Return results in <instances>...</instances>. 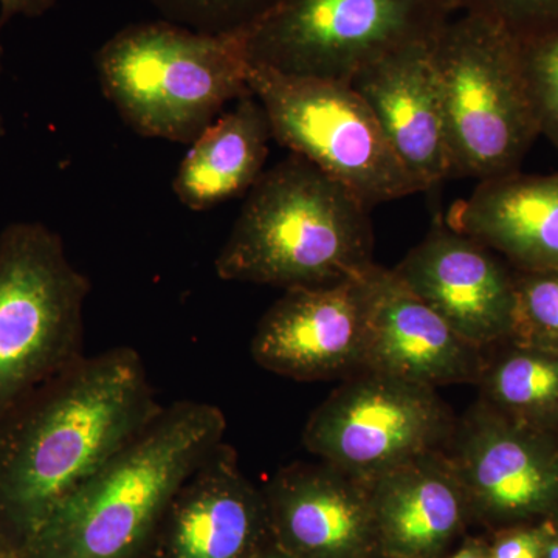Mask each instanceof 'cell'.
<instances>
[{
	"label": "cell",
	"instance_id": "25",
	"mask_svg": "<svg viewBox=\"0 0 558 558\" xmlns=\"http://www.w3.org/2000/svg\"><path fill=\"white\" fill-rule=\"evenodd\" d=\"M546 524H517L495 531L490 543V558H543Z\"/></svg>",
	"mask_w": 558,
	"mask_h": 558
},
{
	"label": "cell",
	"instance_id": "18",
	"mask_svg": "<svg viewBox=\"0 0 558 558\" xmlns=\"http://www.w3.org/2000/svg\"><path fill=\"white\" fill-rule=\"evenodd\" d=\"M174 558H244L266 512L240 468L236 451L222 442L201 462L175 495Z\"/></svg>",
	"mask_w": 558,
	"mask_h": 558
},
{
	"label": "cell",
	"instance_id": "26",
	"mask_svg": "<svg viewBox=\"0 0 558 558\" xmlns=\"http://www.w3.org/2000/svg\"><path fill=\"white\" fill-rule=\"evenodd\" d=\"M57 2L58 0H0V27L17 16L31 20L44 16Z\"/></svg>",
	"mask_w": 558,
	"mask_h": 558
},
{
	"label": "cell",
	"instance_id": "9",
	"mask_svg": "<svg viewBox=\"0 0 558 558\" xmlns=\"http://www.w3.org/2000/svg\"><path fill=\"white\" fill-rule=\"evenodd\" d=\"M457 417L435 388L362 371L311 414L303 444L319 461L363 483L446 450Z\"/></svg>",
	"mask_w": 558,
	"mask_h": 558
},
{
	"label": "cell",
	"instance_id": "5",
	"mask_svg": "<svg viewBox=\"0 0 558 558\" xmlns=\"http://www.w3.org/2000/svg\"><path fill=\"white\" fill-rule=\"evenodd\" d=\"M433 40L453 178L520 171L542 135L521 40L501 22L461 10Z\"/></svg>",
	"mask_w": 558,
	"mask_h": 558
},
{
	"label": "cell",
	"instance_id": "1",
	"mask_svg": "<svg viewBox=\"0 0 558 558\" xmlns=\"http://www.w3.org/2000/svg\"><path fill=\"white\" fill-rule=\"evenodd\" d=\"M161 410L135 349L76 360L0 416V515L31 538Z\"/></svg>",
	"mask_w": 558,
	"mask_h": 558
},
{
	"label": "cell",
	"instance_id": "27",
	"mask_svg": "<svg viewBox=\"0 0 558 558\" xmlns=\"http://www.w3.org/2000/svg\"><path fill=\"white\" fill-rule=\"evenodd\" d=\"M546 534L543 558H558V515L545 520Z\"/></svg>",
	"mask_w": 558,
	"mask_h": 558
},
{
	"label": "cell",
	"instance_id": "6",
	"mask_svg": "<svg viewBox=\"0 0 558 558\" xmlns=\"http://www.w3.org/2000/svg\"><path fill=\"white\" fill-rule=\"evenodd\" d=\"M90 281L57 231L36 220L0 233V416L84 357Z\"/></svg>",
	"mask_w": 558,
	"mask_h": 558
},
{
	"label": "cell",
	"instance_id": "24",
	"mask_svg": "<svg viewBox=\"0 0 558 558\" xmlns=\"http://www.w3.org/2000/svg\"><path fill=\"white\" fill-rule=\"evenodd\" d=\"M461 10L494 17L520 40L558 28V0H461Z\"/></svg>",
	"mask_w": 558,
	"mask_h": 558
},
{
	"label": "cell",
	"instance_id": "12",
	"mask_svg": "<svg viewBox=\"0 0 558 558\" xmlns=\"http://www.w3.org/2000/svg\"><path fill=\"white\" fill-rule=\"evenodd\" d=\"M391 270L469 343L486 351L512 339L515 274L475 238L438 222Z\"/></svg>",
	"mask_w": 558,
	"mask_h": 558
},
{
	"label": "cell",
	"instance_id": "31",
	"mask_svg": "<svg viewBox=\"0 0 558 558\" xmlns=\"http://www.w3.org/2000/svg\"><path fill=\"white\" fill-rule=\"evenodd\" d=\"M256 558H286V557H279V556H267V557H256Z\"/></svg>",
	"mask_w": 558,
	"mask_h": 558
},
{
	"label": "cell",
	"instance_id": "7",
	"mask_svg": "<svg viewBox=\"0 0 558 558\" xmlns=\"http://www.w3.org/2000/svg\"><path fill=\"white\" fill-rule=\"evenodd\" d=\"M457 13L451 0H277L241 39L252 68L349 83L385 54L435 38Z\"/></svg>",
	"mask_w": 558,
	"mask_h": 558
},
{
	"label": "cell",
	"instance_id": "2",
	"mask_svg": "<svg viewBox=\"0 0 558 558\" xmlns=\"http://www.w3.org/2000/svg\"><path fill=\"white\" fill-rule=\"evenodd\" d=\"M369 213L337 180L290 154L248 191L216 274L284 290L363 277L376 266Z\"/></svg>",
	"mask_w": 558,
	"mask_h": 558
},
{
	"label": "cell",
	"instance_id": "8",
	"mask_svg": "<svg viewBox=\"0 0 558 558\" xmlns=\"http://www.w3.org/2000/svg\"><path fill=\"white\" fill-rule=\"evenodd\" d=\"M248 86L266 109L271 138L337 180L366 208L424 191L351 84L250 65Z\"/></svg>",
	"mask_w": 558,
	"mask_h": 558
},
{
	"label": "cell",
	"instance_id": "16",
	"mask_svg": "<svg viewBox=\"0 0 558 558\" xmlns=\"http://www.w3.org/2000/svg\"><path fill=\"white\" fill-rule=\"evenodd\" d=\"M381 557L438 558L472 519L446 450L432 451L369 481Z\"/></svg>",
	"mask_w": 558,
	"mask_h": 558
},
{
	"label": "cell",
	"instance_id": "15",
	"mask_svg": "<svg viewBox=\"0 0 558 558\" xmlns=\"http://www.w3.org/2000/svg\"><path fill=\"white\" fill-rule=\"evenodd\" d=\"M484 349L469 343L396 278L374 267L365 369L438 388L476 385Z\"/></svg>",
	"mask_w": 558,
	"mask_h": 558
},
{
	"label": "cell",
	"instance_id": "4",
	"mask_svg": "<svg viewBox=\"0 0 558 558\" xmlns=\"http://www.w3.org/2000/svg\"><path fill=\"white\" fill-rule=\"evenodd\" d=\"M101 90L132 131L191 145L250 94L240 35H208L165 20L121 28L95 57Z\"/></svg>",
	"mask_w": 558,
	"mask_h": 558
},
{
	"label": "cell",
	"instance_id": "32",
	"mask_svg": "<svg viewBox=\"0 0 558 558\" xmlns=\"http://www.w3.org/2000/svg\"><path fill=\"white\" fill-rule=\"evenodd\" d=\"M557 442H558V435H557Z\"/></svg>",
	"mask_w": 558,
	"mask_h": 558
},
{
	"label": "cell",
	"instance_id": "10",
	"mask_svg": "<svg viewBox=\"0 0 558 558\" xmlns=\"http://www.w3.org/2000/svg\"><path fill=\"white\" fill-rule=\"evenodd\" d=\"M472 517L498 529L558 515V442L486 403L457 418L446 447Z\"/></svg>",
	"mask_w": 558,
	"mask_h": 558
},
{
	"label": "cell",
	"instance_id": "21",
	"mask_svg": "<svg viewBox=\"0 0 558 558\" xmlns=\"http://www.w3.org/2000/svg\"><path fill=\"white\" fill-rule=\"evenodd\" d=\"M165 21L208 35H240L277 0H148Z\"/></svg>",
	"mask_w": 558,
	"mask_h": 558
},
{
	"label": "cell",
	"instance_id": "3",
	"mask_svg": "<svg viewBox=\"0 0 558 558\" xmlns=\"http://www.w3.org/2000/svg\"><path fill=\"white\" fill-rule=\"evenodd\" d=\"M222 410L180 400L51 510L27 539L35 558H124L201 462L223 442Z\"/></svg>",
	"mask_w": 558,
	"mask_h": 558
},
{
	"label": "cell",
	"instance_id": "17",
	"mask_svg": "<svg viewBox=\"0 0 558 558\" xmlns=\"http://www.w3.org/2000/svg\"><path fill=\"white\" fill-rule=\"evenodd\" d=\"M513 270L558 271V172L481 180L447 220Z\"/></svg>",
	"mask_w": 558,
	"mask_h": 558
},
{
	"label": "cell",
	"instance_id": "11",
	"mask_svg": "<svg viewBox=\"0 0 558 558\" xmlns=\"http://www.w3.org/2000/svg\"><path fill=\"white\" fill-rule=\"evenodd\" d=\"M374 267L336 284L284 290L258 323L250 344L253 360L300 381L344 380L362 373Z\"/></svg>",
	"mask_w": 558,
	"mask_h": 558
},
{
	"label": "cell",
	"instance_id": "13",
	"mask_svg": "<svg viewBox=\"0 0 558 558\" xmlns=\"http://www.w3.org/2000/svg\"><path fill=\"white\" fill-rule=\"evenodd\" d=\"M435 38L400 47L359 70L349 81L376 117L396 156L424 191L453 178L433 54Z\"/></svg>",
	"mask_w": 558,
	"mask_h": 558
},
{
	"label": "cell",
	"instance_id": "19",
	"mask_svg": "<svg viewBox=\"0 0 558 558\" xmlns=\"http://www.w3.org/2000/svg\"><path fill=\"white\" fill-rule=\"evenodd\" d=\"M270 140L266 109L250 92L191 143L172 180L175 197L204 211L247 194L263 175Z\"/></svg>",
	"mask_w": 558,
	"mask_h": 558
},
{
	"label": "cell",
	"instance_id": "29",
	"mask_svg": "<svg viewBox=\"0 0 558 558\" xmlns=\"http://www.w3.org/2000/svg\"><path fill=\"white\" fill-rule=\"evenodd\" d=\"M2 28L0 27V76H2V70H3V57H5V50H3V44H2ZM7 134L5 130V120H3L2 110H0V137H3V135Z\"/></svg>",
	"mask_w": 558,
	"mask_h": 558
},
{
	"label": "cell",
	"instance_id": "28",
	"mask_svg": "<svg viewBox=\"0 0 558 558\" xmlns=\"http://www.w3.org/2000/svg\"><path fill=\"white\" fill-rule=\"evenodd\" d=\"M438 558H490V546L475 539V542L465 543L453 556Z\"/></svg>",
	"mask_w": 558,
	"mask_h": 558
},
{
	"label": "cell",
	"instance_id": "23",
	"mask_svg": "<svg viewBox=\"0 0 558 558\" xmlns=\"http://www.w3.org/2000/svg\"><path fill=\"white\" fill-rule=\"evenodd\" d=\"M521 47L539 132L558 150V28L521 40Z\"/></svg>",
	"mask_w": 558,
	"mask_h": 558
},
{
	"label": "cell",
	"instance_id": "20",
	"mask_svg": "<svg viewBox=\"0 0 558 558\" xmlns=\"http://www.w3.org/2000/svg\"><path fill=\"white\" fill-rule=\"evenodd\" d=\"M480 402L545 435H558V351L515 339L484 351Z\"/></svg>",
	"mask_w": 558,
	"mask_h": 558
},
{
	"label": "cell",
	"instance_id": "30",
	"mask_svg": "<svg viewBox=\"0 0 558 558\" xmlns=\"http://www.w3.org/2000/svg\"><path fill=\"white\" fill-rule=\"evenodd\" d=\"M451 2L454 3V7H457V10L459 11V7H461V0H451Z\"/></svg>",
	"mask_w": 558,
	"mask_h": 558
},
{
	"label": "cell",
	"instance_id": "14",
	"mask_svg": "<svg viewBox=\"0 0 558 558\" xmlns=\"http://www.w3.org/2000/svg\"><path fill=\"white\" fill-rule=\"evenodd\" d=\"M264 498L293 558L381 556L368 483L323 461L296 462L279 470Z\"/></svg>",
	"mask_w": 558,
	"mask_h": 558
},
{
	"label": "cell",
	"instance_id": "22",
	"mask_svg": "<svg viewBox=\"0 0 558 558\" xmlns=\"http://www.w3.org/2000/svg\"><path fill=\"white\" fill-rule=\"evenodd\" d=\"M513 274L517 322L512 339L558 351V271Z\"/></svg>",
	"mask_w": 558,
	"mask_h": 558
}]
</instances>
